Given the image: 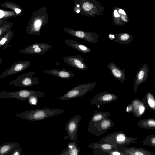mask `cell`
Returning <instances> with one entry per match:
<instances>
[{
  "label": "cell",
  "instance_id": "f35d334b",
  "mask_svg": "<svg viewBox=\"0 0 155 155\" xmlns=\"http://www.w3.org/2000/svg\"><path fill=\"white\" fill-rule=\"evenodd\" d=\"M8 19L7 18H0V25L7 22Z\"/></svg>",
  "mask_w": 155,
  "mask_h": 155
},
{
  "label": "cell",
  "instance_id": "ac0fdd59",
  "mask_svg": "<svg viewBox=\"0 0 155 155\" xmlns=\"http://www.w3.org/2000/svg\"><path fill=\"white\" fill-rule=\"evenodd\" d=\"M44 72L63 79H70L75 76L71 71L65 69H46Z\"/></svg>",
  "mask_w": 155,
  "mask_h": 155
},
{
  "label": "cell",
  "instance_id": "f1b7e54d",
  "mask_svg": "<svg viewBox=\"0 0 155 155\" xmlns=\"http://www.w3.org/2000/svg\"><path fill=\"white\" fill-rule=\"evenodd\" d=\"M88 147L89 148L91 149L93 148H99L104 152L107 153V152L110 150L117 149L115 147L110 144L99 142L91 143L89 144L88 145Z\"/></svg>",
  "mask_w": 155,
  "mask_h": 155
},
{
  "label": "cell",
  "instance_id": "60d3db41",
  "mask_svg": "<svg viewBox=\"0 0 155 155\" xmlns=\"http://www.w3.org/2000/svg\"><path fill=\"white\" fill-rule=\"evenodd\" d=\"M3 58H0V65L1 64V63L2 61Z\"/></svg>",
  "mask_w": 155,
  "mask_h": 155
},
{
  "label": "cell",
  "instance_id": "52a82bcc",
  "mask_svg": "<svg viewBox=\"0 0 155 155\" xmlns=\"http://www.w3.org/2000/svg\"><path fill=\"white\" fill-rule=\"evenodd\" d=\"M114 125L111 120L109 118H104L95 123H88L87 130L90 133L95 136H100Z\"/></svg>",
  "mask_w": 155,
  "mask_h": 155
},
{
  "label": "cell",
  "instance_id": "4316f807",
  "mask_svg": "<svg viewBox=\"0 0 155 155\" xmlns=\"http://www.w3.org/2000/svg\"><path fill=\"white\" fill-rule=\"evenodd\" d=\"M110 115V113L107 111L95 110L91 117L89 124L95 123L103 119L109 118Z\"/></svg>",
  "mask_w": 155,
  "mask_h": 155
},
{
  "label": "cell",
  "instance_id": "9c48e42d",
  "mask_svg": "<svg viewBox=\"0 0 155 155\" xmlns=\"http://www.w3.org/2000/svg\"><path fill=\"white\" fill-rule=\"evenodd\" d=\"M63 31L73 36L85 40L89 42L96 43L98 41L99 36L97 34L92 32H88L81 30L72 29L65 28Z\"/></svg>",
  "mask_w": 155,
  "mask_h": 155
},
{
  "label": "cell",
  "instance_id": "d590c367",
  "mask_svg": "<svg viewBox=\"0 0 155 155\" xmlns=\"http://www.w3.org/2000/svg\"><path fill=\"white\" fill-rule=\"evenodd\" d=\"M108 155H126V154L117 149H114L107 152Z\"/></svg>",
  "mask_w": 155,
  "mask_h": 155
},
{
  "label": "cell",
  "instance_id": "8fae6325",
  "mask_svg": "<svg viewBox=\"0 0 155 155\" xmlns=\"http://www.w3.org/2000/svg\"><path fill=\"white\" fill-rule=\"evenodd\" d=\"M119 97L115 94L105 91L97 94L91 100L90 103L92 104L100 106L107 104L118 99Z\"/></svg>",
  "mask_w": 155,
  "mask_h": 155
},
{
  "label": "cell",
  "instance_id": "484cf974",
  "mask_svg": "<svg viewBox=\"0 0 155 155\" xmlns=\"http://www.w3.org/2000/svg\"><path fill=\"white\" fill-rule=\"evenodd\" d=\"M137 125L141 128L154 129H155V119L153 118L145 119L139 121Z\"/></svg>",
  "mask_w": 155,
  "mask_h": 155
},
{
  "label": "cell",
  "instance_id": "d6986e66",
  "mask_svg": "<svg viewBox=\"0 0 155 155\" xmlns=\"http://www.w3.org/2000/svg\"><path fill=\"white\" fill-rule=\"evenodd\" d=\"M131 103L133 107L132 113L137 117H141L147 110L144 103L140 99L134 98Z\"/></svg>",
  "mask_w": 155,
  "mask_h": 155
},
{
  "label": "cell",
  "instance_id": "5bb4252c",
  "mask_svg": "<svg viewBox=\"0 0 155 155\" xmlns=\"http://www.w3.org/2000/svg\"><path fill=\"white\" fill-rule=\"evenodd\" d=\"M67 65L81 70H86L88 67L84 61V59L80 55L69 56L63 57Z\"/></svg>",
  "mask_w": 155,
  "mask_h": 155
},
{
  "label": "cell",
  "instance_id": "f546056e",
  "mask_svg": "<svg viewBox=\"0 0 155 155\" xmlns=\"http://www.w3.org/2000/svg\"><path fill=\"white\" fill-rule=\"evenodd\" d=\"M113 22L114 24L117 26H121L124 25L126 23L121 19L120 16L118 13L117 7L114 8L112 12Z\"/></svg>",
  "mask_w": 155,
  "mask_h": 155
},
{
  "label": "cell",
  "instance_id": "74e56055",
  "mask_svg": "<svg viewBox=\"0 0 155 155\" xmlns=\"http://www.w3.org/2000/svg\"><path fill=\"white\" fill-rule=\"evenodd\" d=\"M133 111V107L131 103L129 104L127 107L125 112L127 113H132Z\"/></svg>",
  "mask_w": 155,
  "mask_h": 155
},
{
  "label": "cell",
  "instance_id": "ba28073f",
  "mask_svg": "<svg viewBox=\"0 0 155 155\" xmlns=\"http://www.w3.org/2000/svg\"><path fill=\"white\" fill-rule=\"evenodd\" d=\"M35 74L33 71H29L18 76L14 80L9 83L15 86L30 87L40 83L39 78L33 77Z\"/></svg>",
  "mask_w": 155,
  "mask_h": 155
},
{
  "label": "cell",
  "instance_id": "ffe728a7",
  "mask_svg": "<svg viewBox=\"0 0 155 155\" xmlns=\"http://www.w3.org/2000/svg\"><path fill=\"white\" fill-rule=\"evenodd\" d=\"M64 43L72 48L83 53H88L92 52L91 50L87 46L72 39H66Z\"/></svg>",
  "mask_w": 155,
  "mask_h": 155
},
{
  "label": "cell",
  "instance_id": "8d00e7d4",
  "mask_svg": "<svg viewBox=\"0 0 155 155\" xmlns=\"http://www.w3.org/2000/svg\"><path fill=\"white\" fill-rule=\"evenodd\" d=\"M23 149L20 147L9 153L8 155H21Z\"/></svg>",
  "mask_w": 155,
  "mask_h": 155
},
{
  "label": "cell",
  "instance_id": "cb8c5ba5",
  "mask_svg": "<svg viewBox=\"0 0 155 155\" xmlns=\"http://www.w3.org/2000/svg\"><path fill=\"white\" fill-rule=\"evenodd\" d=\"M144 104L147 110H155V99L153 95L150 92H147L143 98L140 99Z\"/></svg>",
  "mask_w": 155,
  "mask_h": 155
},
{
  "label": "cell",
  "instance_id": "5b68a950",
  "mask_svg": "<svg viewBox=\"0 0 155 155\" xmlns=\"http://www.w3.org/2000/svg\"><path fill=\"white\" fill-rule=\"evenodd\" d=\"M45 94L43 92L27 89L14 91H0V98H11L25 101L32 97L43 98Z\"/></svg>",
  "mask_w": 155,
  "mask_h": 155
},
{
  "label": "cell",
  "instance_id": "44dd1931",
  "mask_svg": "<svg viewBox=\"0 0 155 155\" xmlns=\"http://www.w3.org/2000/svg\"><path fill=\"white\" fill-rule=\"evenodd\" d=\"M21 147L18 142H8L0 145V155H8L15 149Z\"/></svg>",
  "mask_w": 155,
  "mask_h": 155
},
{
  "label": "cell",
  "instance_id": "e575fe53",
  "mask_svg": "<svg viewBox=\"0 0 155 155\" xmlns=\"http://www.w3.org/2000/svg\"><path fill=\"white\" fill-rule=\"evenodd\" d=\"M92 149L93 150V155H108V154L98 148H93Z\"/></svg>",
  "mask_w": 155,
  "mask_h": 155
},
{
  "label": "cell",
  "instance_id": "b9f144b4",
  "mask_svg": "<svg viewBox=\"0 0 155 155\" xmlns=\"http://www.w3.org/2000/svg\"><path fill=\"white\" fill-rule=\"evenodd\" d=\"M2 37H3V36H2ZM2 37H0V39L2 38Z\"/></svg>",
  "mask_w": 155,
  "mask_h": 155
},
{
  "label": "cell",
  "instance_id": "603a6c76",
  "mask_svg": "<svg viewBox=\"0 0 155 155\" xmlns=\"http://www.w3.org/2000/svg\"><path fill=\"white\" fill-rule=\"evenodd\" d=\"M114 41L123 45L128 44L133 41V36L127 33H121L115 34Z\"/></svg>",
  "mask_w": 155,
  "mask_h": 155
},
{
  "label": "cell",
  "instance_id": "d4e9b609",
  "mask_svg": "<svg viewBox=\"0 0 155 155\" xmlns=\"http://www.w3.org/2000/svg\"><path fill=\"white\" fill-rule=\"evenodd\" d=\"M1 7L10 8L14 11L18 17L23 11V8L18 4L12 2L7 1L0 3Z\"/></svg>",
  "mask_w": 155,
  "mask_h": 155
},
{
  "label": "cell",
  "instance_id": "4dcf8cb0",
  "mask_svg": "<svg viewBox=\"0 0 155 155\" xmlns=\"http://www.w3.org/2000/svg\"><path fill=\"white\" fill-rule=\"evenodd\" d=\"M141 143L143 145L155 147V135L147 136L141 141Z\"/></svg>",
  "mask_w": 155,
  "mask_h": 155
},
{
  "label": "cell",
  "instance_id": "30bf717a",
  "mask_svg": "<svg viewBox=\"0 0 155 155\" xmlns=\"http://www.w3.org/2000/svg\"><path fill=\"white\" fill-rule=\"evenodd\" d=\"M81 116L76 115L72 117L67 123L65 129L69 140L74 141L77 140L78 129Z\"/></svg>",
  "mask_w": 155,
  "mask_h": 155
},
{
  "label": "cell",
  "instance_id": "2e32d148",
  "mask_svg": "<svg viewBox=\"0 0 155 155\" xmlns=\"http://www.w3.org/2000/svg\"><path fill=\"white\" fill-rule=\"evenodd\" d=\"M117 149L124 153L126 155H155L154 152L142 148L124 147Z\"/></svg>",
  "mask_w": 155,
  "mask_h": 155
},
{
  "label": "cell",
  "instance_id": "836d02e7",
  "mask_svg": "<svg viewBox=\"0 0 155 155\" xmlns=\"http://www.w3.org/2000/svg\"><path fill=\"white\" fill-rule=\"evenodd\" d=\"M118 13L120 15L121 20L125 23L129 22L128 16L126 12L123 9L117 7Z\"/></svg>",
  "mask_w": 155,
  "mask_h": 155
},
{
  "label": "cell",
  "instance_id": "9a60e30c",
  "mask_svg": "<svg viewBox=\"0 0 155 155\" xmlns=\"http://www.w3.org/2000/svg\"><path fill=\"white\" fill-rule=\"evenodd\" d=\"M149 70L148 66L145 64L138 71L133 85L134 92L135 93L139 86L146 81L148 78Z\"/></svg>",
  "mask_w": 155,
  "mask_h": 155
},
{
  "label": "cell",
  "instance_id": "7a4b0ae2",
  "mask_svg": "<svg viewBox=\"0 0 155 155\" xmlns=\"http://www.w3.org/2000/svg\"><path fill=\"white\" fill-rule=\"evenodd\" d=\"M65 111L63 109L45 108L23 111L15 114V116L28 121H37L61 114Z\"/></svg>",
  "mask_w": 155,
  "mask_h": 155
},
{
  "label": "cell",
  "instance_id": "277c9868",
  "mask_svg": "<svg viewBox=\"0 0 155 155\" xmlns=\"http://www.w3.org/2000/svg\"><path fill=\"white\" fill-rule=\"evenodd\" d=\"M80 5V14L91 18L102 15L104 7L97 0H74Z\"/></svg>",
  "mask_w": 155,
  "mask_h": 155
},
{
  "label": "cell",
  "instance_id": "83f0119b",
  "mask_svg": "<svg viewBox=\"0 0 155 155\" xmlns=\"http://www.w3.org/2000/svg\"><path fill=\"white\" fill-rule=\"evenodd\" d=\"M14 33V31L10 29L0 39V47H3V50L10 46L9 44L13 38Z\"/></svg>",
  "mask_w": 155,
  "mask_h": 155
},
{
  "label": "cell",
  "instance_id": "d6a6232c",
  "mask_svg": "<svg viewBox=\"0 0 155 155\" xmlns=\"http://www.w3.org/2000/svg\"><path fill=\"white\" fill-rule=\"evenodd\" d=\"M13 17H17L15 12L14 11H6L0 8V18H9Z\"/></svg>",
  "mask_w": 155,
  "mask_h": 155
},
{
  "label": "cell",
  "instance_id": "7402d4cb",
  "mask_svg": "<svg viewBox=\"0 0 155 155\" xmlns=\"http://www.w3.org/2000/svg\"><path fill=\"white\" fill-rule=\"evenodd\" d=\"M79 141L76 140L72 142H69L67 148L64 149L60 155H78L80 151V148L77 145Z\"/></svg>",
  "mask_w": 155,
  "mask_h": 155
},
{
  "label": "cell",
  "instance_id": "7c38bea8",
  "mask_svg": "<svg viewBox=\"0 0 155 155\" xmlns=\"http://www.w3.org/2000/svg\"><path fill=\"white\" fill-rule=\"evenodd\" d=\"M52 47L45 43L37 42L20 50L19 52L27 54H40L47 52Z\"/></svg>",
  "mask_w": 155,
  "mask_h": 155
},
{
  "label": "cell",
  "instance_id": "4fadbf2b",
  "mask_svg": "<svg viewBox=\"0 0 155 155\" xmlns=\"http://www.w3.org/2000/svg\"><path fill=\"white\" fill-rule=\"evenodd\" d=\"M30 61H16L12 64L10 67L3 72L0 76L2 78L9 75L21 72L29 67Z\"/></svg>",
  "mask_w": 155,
  "mask_h": 155
},
{
  "label": "cell",
  "instance_id": "3957f363",
  "mask_svg": "<svg viewBox=\"0 0 155 155\" xmlns=\"http://www.w3.org/2000/svg\"><path fill=\"white\" fill-rule=\"evenodd\" d=\"M137 139V137L128 136L122 131H117L102 137L98 142L110 144L117 149L135 143Z\"/></svg>",
  "mask_w": 155,
  "mask_h": 155
},
{
  "label": "cell",
  "instance_id": "6da1fadb",
  "mask_svg": "<svg viewBox=\"0 0 155 155\" xmlns=\"http://www.w3.org/2000/svg\"><path fill=\"white\" fill-rule=\"evenodd\" d=\"M49 22L47 8L42 7L32 12L25 29L27 34L40 35L41 28Z\"/></svg>",
  "mask_w": 155,
  "mask_h": 155
},
{
  "label": "cell",
  "instance_id": "1f68e13d",
  "mask_svg": "<svg viewBox=\"0 0 155 155\" xmlns=\"http://www.w3.org/2000/svg\"><path fill=\"white\" fill-rule=\"evenodd\" d=\"M13 23L8 21L0 25V38L5 35L7 32L11 29Z\"/></svg>",
  "mask_w": 155,
  "mask_h": 155
},
{
  "label": "cell",
  "instance_id": "e0dca14e",
  "mask_svg": "<svg viewBox=\"0 0 155 155\" xmlns=\"http://www.w3.org/2000/svg\"><path fill=\"white\" fill-rule=\"evenodd\" d=\"M107 66L110 71L113 77L123 84V82L125 81L126 79L124 73L125 70L124 69H120L113 62L108 63Z\"/></svg>",
  "mask_w": 155,
  "mask_h": 155
},
{
  "label": "cell",
  "instance_id": "8992f818",
  "mask_svg": "<svg viewBox=\"0 0 155 155\" xmlns=\"http://www.w3.org/2000/svg\"><path fill=\"white\" fill-rule=\"evenodd\" d=\"M97 84L96 82L82 84L68 91L58 99L59 101H67L82 97L92 90Z\"/></svg>",
  "mask_w": 155,
  "mask_h": 155
},
{
  "label": "cell",
  "instance_id": "ab89813d",
  "mask_svg": "<svg viewBox=\"0 0 155 155\" xmlns=\"http://www.w3.org/2000/svg\"><path fill=\"white\" fill-rule=\"evenodd\" d=\"M109 38L110 40H112L114 39L115 38V34H113L112 33H110L109 35H108Z\"/></svg>",
  "mask_w": 155,
  "mask_h": 155
}]
</instances>
